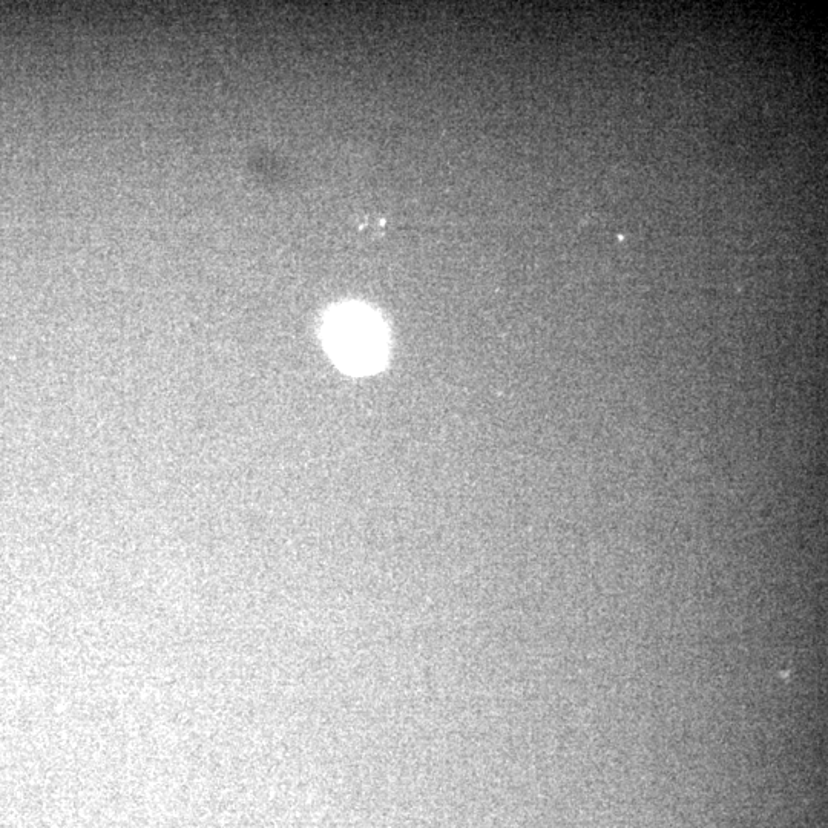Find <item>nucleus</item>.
<instances>
[{"instance_id": "obj_1", "label": "nucleus", "mask_w": 828, "mask_h": 828, "mask_svg": "<svg viewBox=\"0 0 828 828\" xmlns=\"http://www.w3.org/2000/svg\"><path fill=\"white\" fill-rule=\"evenodd\" d=\"M324 338L336 364L353 375L376 372L387 353L382 324L364 307L345 306L332 313L327 318Z\"/></svg>"}]
</instances>
